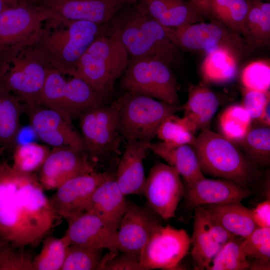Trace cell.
I'll use <instances>...</instances> for the list:
<instances>
[{"instance_id":"1","label":"cell","mask_w":270,"mask_h":270,"mask_svg":"<svg viewBox=\"0 0 270 270\" xmlns=\"http://www.w3.org/2000/svg\"><path fill=\"white\" fill-rule=\"evenodd\" d=\"M62 218L51 206L36 173L0 161V238L14 247H37Z\"/></svg>"},{"instance_id":"2","label":"cell","mask_w":270,"mask_h":270,"mask_svg":"<svg viewBox=\"0 0 270 270\" xmlns=\"http://www.w3.org/2000/svg\"><path fill=\"white\" fill-rule=\"evenodd\" d=\"M108 23L107 36L120 42L130 59L152 58L170 65L175 59L172 28L150 17L136 0L124 5Z\"/></svg>"},{"instance_id":"3","label":"cell","mask_w":270,"mask_h":270,"mask_svg":"<svg viewBox=\"0 0 270 270\" xmlns=\"http://www.w3.org/2000/svg\"><path fill=\"white\" fill-rule=\"evenodd\" d=\"M103 25L50 16L30 44L52 69L74 77L80 58L103 32Z\"/></svg>"},{"instance_id":"4","label":"cell","mask_w":270,"mask_h":270,"mask_svg":"<svg viewBox=\"0 0 270 270\" xmlns=\"http://www.w3.org/2000/svg\"><path fill=\"white\" fill-rule=\"evenodd\" d=\"M203 174L249 188L258 178V167L234 143L210 128L201 130L192 146Z\"/></svg>"},{"instance_id":"5","label":"cell","mask_w":270,"mask_h":270,"mask_svg":"<svg viewBox=\"0 0 270 270\" xmlns=\"http://www.w3.org/2000/svg\"><path fill=\"white\" fill-rule=\"evenodd\" d=\"M52 69L30 44L0 52V82L27 106L36 104Z\"/></svg>"},{"instance_id":"6","label":"cell","mask_w":270,"mask_h":270,"mask_svg":"<svg viewBox=\"0 0 270 270\" xmlns=\"http://www.w3.org/2000/svg\"><path fill=\"white\" fill-rule=\"evenodd\" d=\"M130 61L120 42L102 32L80 58L74 77L83 80L106 98L112 92Z\"/></svg>"},{"instance_id":"7","label":"cell","mask_w":270,"mask_h":270,"mask_svg":"<svg viewBox=\"0 0 270 270\" xmlns=\"http://www.w3.org/2000/svg\"><path fill=\"white\" fill-rule=\"evenodd\" d=\"M114 104L118 132L126 140L151 142L158 127L168 116L182 111V106H173L139 94L126 92Z\"/></svg>"},{"instance_id":"8","label":"cell","mask_w":270,"mask_h":270,"mask_svg":"<svg viewBox=\"0 0 270 270\" xmlns=\"http://www.w3.org/2000/svg\"><path fill=\"white\" fill-rule=\"evenodd\" d=\"M104 98L83 80L72 77L66 80L62 74L52 69L36 104L56 111L72 124L86 110L102 104Z\"/></svg>"},{"instance_id":"9","label":"cell","mask_w":270,"mask_h":270,"mask_svg":"<svg viewBox=\"0 0 270 270\" xmlns=\"http://www.w3.org/2000/svg\"><path fill=\"white\" fill-rule=\"evenodd\" d=\"M166 62L152 58L130 59L120 86L126 92L146 96L173 106H180L176 82Z\"/></svg>"},{"instance_id":"10","label":"cell","mask_w":270,"mask_h":270,"mask_svg":"<svg viewBox=\"0 0 270 270\" xmlns=\"http://www.w3.org/2000/svg\"><path fill=\"white\" fill-rule=\"evenodd\" d=\"M0 13V52L31 44L50 17L41 6L22 0Z\"/></svg>"},{"instance_id":"11","label":"cell","mask_w":270,"mask_h":270,"mask_svg":"<svg viewBox=\"0 0 270 270\" xmlns=\"http://www.w3.org/2000/svg\"><path fill=\"white\" fill-rule=\"evenodd\" d=\"M85 150L92 158L116 150L119 144L116 107L102 103L93 106L78 118Z\"/></svg>"},{"instance_id":"12","label":"cell","mask_w":270,"mask_h":270,"mask_svg":"<svg viewBox=\"0 0 270 270\" xmlns=\"http://www.w3.org/2000/svg\"><path fill=\"white\" fill-rule=\"evenodd\" d=\"M190 246V238L184 230L162 224L153 232L140 253L142 269H174L187 254Z\"/></svg>"},{"instance_id":"13","label":"cell","mask_w":270,"mask_h":270,"mask_svg":"<svg viewBox=\"0 0 270 270\" xmlns=\"http://www.w3.org/2000/svg\"><path fill=\"white\" fill-rule=\"evenodd\" d=\"M184 192V186L174 168L160 162L152 166L144 188L148 207L162 220L172 218Z\"/></svg>"},{"instance_id":"14","label":"cell","mask_w":270,"mask_h":270,"mask_svg":"<svg viewBox=\"0 0 270 270\" xmlns=\"http://www.w3.org/2000/svg\"><path fill=\"white\" fill-rule=\"evenodd\" d=\"M162 218L148 207L126 200L124 215L116 234L118 252L139 258L150 236L159 226Z\"/></svg>"},{"instance_id":"15","label":"cell","mask_w":270,"mask_h":270,"mask_svg":"<svg viewBox=\"0 0 270 270\" xmlns=\"http://www.w3.org/2000/svg\"><path fill=\"white\" fill-rule=\"evenodd\" d=\"M88 158L86 152L70 147L52 148L38 171L44 190H56L72 178L94 172Z\"/></svg>"},{"instance_id":"16","label":"cell","mask_w":270,"mask_h":270,"mask_svg":"<svg viewBox=\"0 0 270 270\" xmlns=\"http://www.w3.org/2000/svg\"><path fill=\"white\" fill-rule=\"evenodd\" d=\"M26 107L30 126L44 142L52 148L68 146L86 152L81 134L59 113L38 104Z\"/></svg>"},{"instance_id":"17","label":"cell","mask_w":270,"mask_h":270,"mask_svg":"<svg viewBox=\"0 0 270 270\" xmlns=\"http://www.w3.org/2000/svg\"><path fill=\"white\" fill-rule=\"evenodd\" d=\"M190 238L194 270L207 269L222 248L234 236L216 222L202 206L194 208Z\"/></svg>"},{"instance_id":"18","label":"cell","mask_w":270,"mask_h":270,"mask_svg":"<svg viewBox=\"0 0 270 270\" xmlns=\"http://www.w3.org/2000/svg\"><path fill=\"white\" fill-rule=\"evenodd\" d=\"M114 176L108 172H92L76 176L68 180L56 190L50 198V203L66 222L84 212V207L98 186Z\"/></svg>"},{"instance_id":"19","label":"cell","mask_w":270,"mask_h":270,"mask_svg":"<svg viewBox=\"0 0 270 270\" xmlns=\"http://www.w3.org/2000/svg\"><path fill=\"white\" fill-rule=\"evenodd\" d=\"M210 22H200L177 28H172V36L178 48L187 50H206L226 46L239 51L240 38L222 22L212 19Z\"/></svg>"},{"instance_id":"20","label":"cell","mask_w":270,"mask_h":270,"mask_svg":"<svg viewBox=\"0 0 270 270\" xmlns=\"http://www.w3.org/2000/svg\"><path fill=\"white\" fill-rule=\"evenodd\" d=\"M128 2L126 0H46L39 5L48 12L50 16L103 25Z\"/></svg>"},{"instance_id":"21","label":"cell","mask_w":270,"mask_h":270,"mask_svg":"<svg viewBox=\"0 0 270 270\" xmlns=\"http://www.w3.org/2000/svg\"><path fill=\"white\" fill-rule=\"evenodd\" d=\"M67 222L64 234L70 244L106 249L113 256L118 254L116 232L96 214L83 212Z\"/></svg>"},{"instance_id":"22","label":"cell","mask_w":270,"mask_h":270,"mask_svg":"<svg viewBox=\"0 0 270 270\" xmlns=\"http://www.w3.org/2000/svg\"><path fill=\"white\" fill-rule=\"evenodd\" d=\"M186 200L194 208L206 204L240 202L253 194V192L228 180L204 178L184 186Z\"/></svg>"},{"instance_id":"23","label":"cell","mask_w":270,"mask_h":270,"mask_svg":"<svg viewBox=\"0 0 270 270\" xmlns=\"http://www.w3.org/2000/svg\"><path fill=\"white\" fill-rule=\"evenodd\" d=\"M126 140L114 178L125 196L144 194L146 179L143 162L151 142L136 139Z\"/></svg>"},{"instance_id":"24","label":"cell","mask_w":270,"mask_h":270,"mask_svg":"<svg viewBox=\"0 0 270 270\" xmlns=\"http://www.w3.org/2000/svg\"><path fill=\"white\" fill-rule=\"evenodd\" d=\"M126 204L114 176L102 182L86 204L84 212L94 214L117 232Z\"/></svg>"},{"instance_id":"25","label":"cell","mask_w":270,"mask_h":270,"mask_svg":"<svg viewBox=\"0 0 270 270\" xmlns=\"http://www.w3.org/2000/svg\"><path fill=\"white\" fill-rule=\"evenodd\" d=\"M220 104L218 96L204 84L191 86L186 102L182 105L185 120L192 132L210 128Z\"/></svg>"},{"instance_id":"26","label":"cell","mask_w":270,"mask_h":270,"mask_svg":"<svg viewBox=\"0 0 270 270\" xmlns=\"http://www.w3.org/2000/svg\"><path fill=\"white\" fill-rule=\"evenodd\" d=\"M202 206L233 236L246 238L258 228L254 220L251 209L243 206L240 201Z\"/></svg>"},{"instance_id":"27","label":"cell","mask_w":270,"mask_h":270,"mask_svg":"<svg viewBox=\"0 0 270 270\" xmlns=\"http://www.w3.org/2000/svg\"><path fill=\"white\" fill-rule=\"evenodd\" d=\"M238 52L226 46L207 51L201 66V74L204 82L224 84L233 80L238 72Z\"/></svg>"},{"instance_id":"28","label":"cell","mask_w":270,"mask_h":270,"mask_svg":"<svg viewBox=\"0 0 270 270\" xmlns=\"http://www.w3.org/2000/svg\"><path fill=\"white\" fill-rule=\"evenodd\" d=\"M20 99L0 82V144L12 154L20 130Z\"/></svg>"},{"instance_id":"29","label":"cell","mask_w":270,"mask_h":270,"mask_svg":"<svg viewBox=\"0 0 270 270\" xmlns=\"http://www.w3.org/2000/svg\"><path fill=\"white\" fill-rule=\"evenodd\" d=\"M150 150L162 158L168 164L174 168L182 176L186 184L204 178L201 170L196 154L190 145H183L169 148L162 142L152 143Z\"/></svg>"},{"instance_id":"30","label":"cell","mask_w":270,"mask_h":270,"mask_svg":"<svg viewBox=\"0 0 270 270\" xmlns=\"http://www.w3.org/2000/svg\"><path fill=\"white\" fill-rule=\"evenodd\" d=\"M250 2L242 33L252 46L266 44L270 39V4Z\"/></svg>"},{"instance_id":"31","label":"cell","mask_w":270,"mask_h":270,"mask_svg":"<svg viewBox=\"0 0 270 270\" xmlns=\"http://www.w3.org/2000/svg\"><path fill=\"white\" fill-rule=\"evenodd\" d=\"M236 145L244 155L258 167L270 164V127L263 126L250 129Z\"/></svg>"},{"instance_id":"32","label":"cell","mask_w":270,"mask_h":270,"mask_svg":"<svg viewBox=\"0 0 270 270\" xmlns=\"http://www.w3.org/2000/svg\"><path fill=\"white\" fill-rule=\"evenodd\" d=\"M40 253L34 258V270H60L70 243L64 234L58 238L52 234L42 240Z\"/></svg>"},{"instance_id":"33","label":"cell","mask_w":270,"mask_h":270,"mask_svg":"<svg viewBox=\"0 0 270 270\" xmlns=\"http://www.w3.org/2000/svg\"><path fill=\"white\" fill-rule=\"evenodd\" d=\"M244 238L232 236L212 260L208 270H244L249 262L244 248Z\"/></svg>"},{"instance_id":"34","label":"cell","mask_w":270,"mask_h":270,"mask_svg":"<svg viewBox=\"0 0 270 270\" xmlns=\"http://www.w3.org/2000/svg\"><path fill=\"white\" fill-rule=\"evenodd\" d=\"M50 150L46 146L34 142L18 144L12 152V166L22 174L36 173L43 164Z\"/></svg>"},{"instance_id":"35","label":"cell","mask_w":270,"mask_h":270,"mask_svg":"<svg viewBox=\"0 0 270 270\" xmlns=\"http://www.w3.org/2000/svg\"><path fill=\"white\" fill-rule=\"evenodd\" d=\"M252 120L242 104L230 106L222 112L220 118L222 135L236 144L250 129Z\"/></svg>"},{"instance_id":"36","label":"cell","mask_w":270,"mask_h":270,"mask_svg":"<svg viewBox=\"0 0 270 270\" xmlns=\"http://www.w3.org/2000/svg\"><path fill=\"white\" fill-rule=\"evenodd\" d=\"M183 118L176 114L166 118L160 124L156 136L168 148L183 145L192 146L196 136Z\"/></svg>"},{"instance_id":"37","label":"cell","mask_w":270,"mask_h":270,"mask_svg":"<svg viewBox=\"0 0 270 270\" xmlns=\"http://www.w3.org/2000/svg\"><path fill=\"white\" fill-rule=\"evenodd\" d=\"M104 249L70 244L60 270H101Z\"/></svg>"},{"instance_id":"38","label":"cell","mask_w":270,"mask_h":270,"mask_svg":"<svg viewBox=\"0 0 270 270\" xmlns=\"http://www.w3.org/2000/svg\"><path fill=\"white\" fill-rule=\"evenodd\" d=\"M204 16L186 0L174 6L156 22L162 26L177 28L202 22Z\"/></svg>"},{"instance_id":"39","label":"cell","mask_w":270,"mask_h":270,"mask_svg":"<svg viewBox=\"0 0 270 270\" xmlns=\"http://www.w3.org/2000/svg\"><path fill=\"white\" fill-rule=\"evenodd\" d=\"M244 88L259 91H270V65L266 60H257L249 64L242 72Z\"/></svg>"},{"instance_id":"40","label":"cell","mask_w":270,"mask_h":270,"mask_svg":"<svg viewBox=\"0 0 270 270\" xmlns=\"http://www.w3.org/2000/svg\"><path fill=\"white\" fill-rule=\"evenodd\" d=\"M242 244L247 258L270 261V227L256 228L243 239Z\"/></svg>"},{"instance_id":"41","label":"cell","mask_w":270,"mask_h":270,"mask_svg":"<svg viewBox=\"0 0 270 270\" xmlns=\"http://www.w3.org/2000/svg\"><path fill=\"white\" fill-rule=\"evenodd\" d=\"M34 258L7 242L0 250V270H34Z\"/></svg>"},{"instance_id":"42","label":"cell","mask_w":270,"mask_h":270,"mask_svg":"<svg viewBox=\"0 0 270 270\" xmlns=\"http://www.w3.org/2000/svg\"><path fill=\"white\" fill-rule=\"evenodd\" d=\"M242 106L252 120L260 116L267 102L270 100V91H259L244 88Z\"/></svg>"},{"instance_id":"43","label":"cell","mask_w":270,"mask_h":270,"mask_svg":"<svg viewBox=\"0 0 270 270\" xmlns=\"http://www.w3.org/2000/svg\"><path fill=\"white\" fill-rule=\"evenodd\" d=\"M184 0H136L142 10L157 21L164 13Z\"/></svg>"},{"instance_id":"44","label":"cell","mask_w":270,"mask_h":270,"mask_svg":"<svg viewBox=\"0 0 270 270\" xmlns=\"http://www.w3.org/2000/svg\"><path fill=\"white\" fill-rule=\"evenodd\" d=\"M104 270H142L139 258L128 253L116 254L104 265Z\"/></svg>"},{"instance_id":"45","label":"cell","mask_w":270,"mask_h":270,"mask_svg":"<svg viewBox=\"0 0 270 270\" xmlns=\"http://www.w3.org/2000/svg\"><path fill=\"white\" fill-rule=\"evenodd\" d=\"M251 210L254 220L258 227H270V200L260 202Z\"/></svg>"},{"instance_id":"46","label":"cell","mask_w":270,"mask_h":270,"mask_svg":"<svg viewBox=\"0 0 270 270\" xmlns=\"http://www.w3.org/2000/svg\"><path fill=\"white\" fill-rule=\"evenodd\" d=\"M258 120L263 126H270V100L267 102Z\"/></svg>"},{"instance_id":"47","label":"cell","mask_w":270,"mask_h":270,"mask_svg":"<svg viewBox=\"0 0 270 270\" xmlns=\"http://www.w3.org/2000/svg\"><path fill=\"white\" fill-rule=\"evenodd\" d=\"M270 261L254 259L252 262H249L248 269L250 270H270Z\"/></svg>"},{"instance_id":"48","label":"cell","mask_w":270,"mask_h":270,"mask_svg":"<svg viewBox=\"0 0 270 270\" xmlns=\"http://www.w3.org/2000/svg\"><path fill=\"white\" fill-rule=\"evenodd\" d=\"M208 0H186L200 12L206 16V5Z\"/></svg>"},{"instance_id":"49","label":"cell","mask_w":270,"mask_h":270,"mask_svg":"<svg viewBox=\"0 0 270 270\" xmlns=\"http://www.w3.org/2000/svg\"><path fill=\"white\" fill-rule=\"evenodd\" d=\"M18 2V0H0V13L8 8L16 6Z\"/></svg>"},{"instance_id":"50","label":"cell","mask_w":270,"mask_h":270,"mask_svg":"<svg viewBox=\"0 0 270 270\" xmlns=\"http://www.w3.org/2000/svg\"><path fill=\"white\" fill-rule=\"evenodd\" d=\"M22 0L30 2L39 5L40 3H42V2L46 0Z\"/></svg>"},{"instance_id":"51","label":"cell","mask_w":270,"mask_h":270,"mask_svg":"<svg viewBox=\"0 0 270 270\" xmlns=\"http://www.w3.org/2000/svg\"><path fill=\"white\" fill-rule=\"evenodd\" d=\"M250 0V2H261L262 0Z\"/></svg>"},{"instance_id":"52","label":"cell","mask_w":270,"mask_h":270,"mask_svg":"<svg viewBox=\"0 0 270 270\" xmlns=\"http://www.w3.org/2000/svg\"><path fill=\"white\" fill-rule=\"evenodd\" d=\"M0 150H2L4 151V148H2V146L0 144Z\"/></svg>"},{"instance_id":"53","label":"cell","mask_w":270,"mask_h":270,"mask_svg":"<svg viewBox=\"0 0 270 270\" xmlns=\"http://www.w3.org/2000/svg\"><path fill=\"white\" fill-rule=\"evenodd\" d=\"M4 152V151L2 150H0V155H1Z\"/></svg>"},{"instance_id":"54","label":"cell","mask_w":270,"mask_h":270,"mask_svg":"<svg viewBox=\"0 0 270 270\" xmlns=\"http://www.w3.org/2000/svg\"><path fill=\"white\" fill-rule=\"evenodd\" d=\"M127 0L128 2H134V1H135V0Z\"/></svg>"}]
</instances>
